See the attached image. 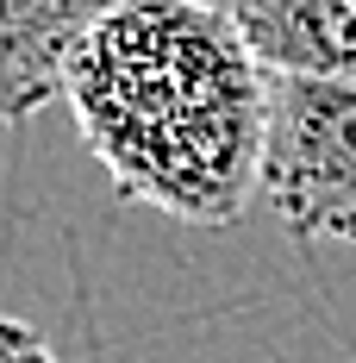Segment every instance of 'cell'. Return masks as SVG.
<instances>
[{"mask_svg": "<svg viewBox=\"0 0 356 363\" xmlns=\"http://www.w3.org/2000/svg\"><path fill=\"white\" fill-rule=\"evenodd\" d=\"M269 75L356 82V0H225Z\"/></svg>", "mask_w": 356, "mask_h": 363, "instance_id": "cell-3", "label": "cell"}, {"mask_svg": "<svg viewBox=\"0 0 356 363\" xmlns=\"http://www.w3.org/2000/svg\"><path fill=\"white\" fill-rule=\"evenodd\" d=\"M256 194L300 245H356V82L269 75Z\"/></svg>", "mask_w": 356, "mask_h": 363, "instance_id": "cell-2", "label": "cell"}, {"mask_svg": "<svg viewBox=\"0 0 356 363\" xmlns=\"http://www.w3.org/2000/svg\"><path fill=\"white\" fill-rule=\"evenodd\" d=\"M57 94L125 201L238 225L263 182L269 69L213 0H113L63 50Z\"/></svg>", "mask_w": 356, "mask_h": 363, "instance_id": "cell-1", "label": "cell"}, {"mask_svg": "<svg viewBox=\"0 0 356 363\" xmlns=\"http://www.w3.org/2000/svg\"><path fill=\"white\" fill-rule=\"evenodd\" d=\"M113 0H0V119H25L57 101L63 50Z\"/></svg>", "mask_w": 356, "mask_h": 363, "instance_id": "cell-4", "label": "cell"}, {"mask_svg": "<svg viewBox=\"0 0 356 363\" xmlns=\"http://www.w3.org/2000/svg\"><path fill=\"white\" fill-rule=\"evenodd\" d=\"M0 363H63V357L44 345V332H32L13 313H0Z\"/></svg>", "mask_w": 356, "mask_h": 363, "instance_id": "cell-5", "label": "cell"}]
</instances>
